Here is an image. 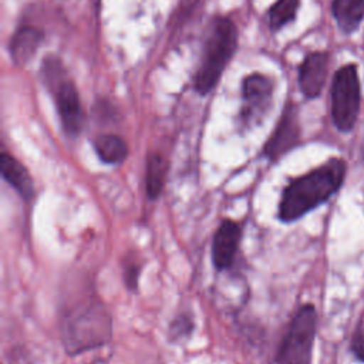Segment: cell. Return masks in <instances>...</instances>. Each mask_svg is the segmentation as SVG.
<instances>
[{
	"label": "cell",
	"instance_id": "obj_1",
	"mask_svg": "<svg viewBox=\"0 0 364 364\" xmlns=\"http://www.w3.org/2000/svg\"><path fill=\"white\" fill-rule=\"evenodd\" d=\"M344 175V161L333 158L318 168L290 181L280 196L279 219L283 223L294 222L324 203L337 192Z\"/></svg>",
	"mask_w": 364,
	"mask_h": 364
},
{
	"label": "cell",
	"instance_id": "obj_2",
	"mask_svg": "<svg viewBox=\"0 0 364 364\" xmlns=\"http://www.w3.org/2000/svg\"><path fill=\"white\" fill-rule=\"evenodd\" d=\"M111 336L112 320L100 300L90 299L71 307L61 321V337L70 355L98 348L108 343Z\"/></svg>",
	"mask_w": 364,
	"mask_h": 364
},
{
	"label": "cell",
	"instance_id": "obj_3",
	"mask_svg": "<svg viewBox=\"0 0 364 364\" xmlns=\"http://www.w3.org/2000/svg\"><path fill=\"white\" fill-rule=\"evenodd\" d=\"M237 44L235 24L226 17H215L208 28L202 58L193 77V87L199 94H208L219 81Z\"/></svg>",
	"mask_w": 364,
	"mask_h": 364
},
{
	"label": "cell",
	"instance_id": "obj_4",
	"mask_svg": "<svg viewBox=\"0 0 364 364\" xmlns=\"http://www.w3.org/2000/svg\"><path fill=\"white\" fill-rule=\"evenodd\" d=\"M317 327L314 306L304 304L293 316L277 353L276 364H311Z\"/></svg>",
	"mask_w": 364,
	"mask_h": 364
},
{
	"label": "cell",
	"instance_id": "obj_5",
	"mask_svg": "<svg viewBox=\"0 0 364 364\" xmlns=\"http://www.w3.org/2000/svg\"><path fill=\"white\" fill-rule=\"evenodd\" d=\"M43 71L46 74V81L54 94L57 111L65 134L77 136L82 131L85 115L74 82L61 77L63 67L57 58L44 63Z\"/></svg>",
	"mask_w": 364,
	"mask_h": 364
},
{
	"label": "cell",
	"instance_id": "obj_6",
	"mask_svg": "<svg viewBox=\"0 0 364 364\" xmlns=\"http://www.w3.org/2000/svg\"><path fill=\"white\" fill-rule=\"evenodd\" d=\"M360 109V80L354 64L341 67L331 85V115L340 131H350Z\"/></svg>",
	"mask_w": 364,
	"mask_h": 364
},
{
	"label": "cell",
	"instance_id": "obj_7",
	"mask_svg": "<svg viewBox=\"0 0 364 364\" xmlns=\"http://www.w3.org/2000/svg\"><path fill=\"white\" fill-rule=\"evenodd\" d=\"M300 139V125L297 118V109L293 104H287L282 112V117L264 144L263 156L269 161H279L290 149H293Z\"/></svg>",
	"mask_w": 364,
	"mask_h": 364
},
{
	"label": "cell",
	"instance_id": "obj_8",
	"mask_svg": "<svg viewBox=\"0 0 364 364\" xmlns=\"http://www.w3.org/2000/svg\"><path fill=\"white\" fill-rule=\"evenodd\" d=\"M273 94L272 81L262 74H252L243 81L242 119L250 125L257 122L267 111Z\"/></svg>",
	"mask_w": 364,
	"mask_h": 364
},
{
	"label": "cell",
	"instance_id": "obj_9",
	"mask_svg": "<svg viewBox=\"0 0 364 364\" xmlns=\"http://www.w3.org/2000/svg\"><path fill=\"white\" fill-rule=\"evenodd\" d=\"M240 239V225L232 219H223L213 233L210 247L212 263L218 272H225L233 266Z\"/></svg>",
	"mask_w": 364,
	"mask_h": 364
},
{
	"label": "cell",
	"instance_id": "obj_10",
	"mask_svg": "<svg viewBox=\"0 0 364 364\" xmlns=\"http://www.w3.org/2000/svg\"><path fill=\"white\" fill-rule=\"evenodd\" d=\"M328 55L326 53H311L300 67L299 84L303 94L309 98L317 97L326 82Z\"/></svg>",
	"mask_w": 364,
	"mask_h": 364
},
{
	"label": "cell",
	"instance_id": "obj_11",
	"mask_svg": "<svg viewBox=\"0 0 364 364\" xmlns=\"http://www.w3.org/2000/svg\"><path fill=\"white\" fill-rule=\"evenodd\" d=\"M0 172L3 179L11 185V188L20 195L21 199L26 202L33 199L34 182L30 172L20 161L7 152H3L0 155Z\"/></svg>",
	"mask_w": 364,
	"mask_h": 364
},
{
	"label": "cell",
	"instance_id": "obj_12",
	"mask_svg": "<svg viewBox=\"0 0 364 364\" xmlns=\"http://www.w3.org/2000/svg\"><path fill=\"white\" fill-rule=\"evenodd\" d=\"M92 145L98 158L108 165L122 164L128 156L127 142L121 136L114 134L98 135L92 141Z\"/></svg>",
	"mask_w": 364,
	"mask_h": 364
},
{
	"label": "cell",
	"instance_id": "obj_13",
	"mask_svg": "<svg viewBox=\"0 0 364 364\" xmlns=\"http://www.w3.org/2000/svg\"><path fill=\"white\" fill-rule=\"evenodd\" d=\"M43 40V34L33 27L20 28L10 44V51L16 63L26 64L36 54L38 44Z\"/></svg>",
	"mask_w": 364,
	"mask_h": 364
},
{
	"label": "cell",
	"instance_id": "obj_14",
	"mask_svg": "<svg viewBox=\"0 0 364 364\" xmlns=\"http://www.w3.org/2000/svg\"><path fill=\"white\" fill-rule=\"evenodd\" d=\"M168 172V164L162 155L154 152L146 158V173H145V188L146 195L151 200H156V198L162 193L165 186Z\"/></svg>",
	"mask_w": 364,
	"mask_h": 364
},
{
	"label": "cell",
	"instance_id": "obj_15",
	"mask_svg": "<svg viewBox=\"0 0 364 364\" xmlns=\"http://www.w3.org/2000/svg\"><path fill=\"white\" fill-rule=\"evenodd\" d=\"M333 14L340 28L351 33L364 17V0H333Z\"/></svg>",
	"mask_w": 364,
	"mask_h": 364
},
{
	"label": "cell",
	"instance_id": "obj_16",
	"mask_svg": "<svg viewBox=\"0 0 364 364\" xmlns=\"http://www.w3.org/2000/svg\"><path fill=\"white\" fill-rule=\"evenodd\" d=\"M299 0H277L269 11L270 18V27L273 30H279L289 21H291L296 17L297 9H299Z\"/></svg>",
	"mask_w": 364,
	"mask_h": 364
},
{
	"label": "cell",
	"instance_id": "obj_17",
	"mask_svg": "<svg viewBox=\"0 0 364 364\" xmlns=\"http://www.w3.org/2000/svg\"><path fill=\"white\" fill-rule=\"evenodd\" d=\"M142 266L134 256H127L122 263V279L124 284L129 291H138L139 276H141Z\"/></svg>",
	"mask_w": 364,
	"mask_h": 364
},
{
	"label": "cell",
	"instance_id": "obj_18",
	"mask_svg": "<svg viewBox=\"0 0 364 364\" xmlns=\"http://www.w3.org/2000/svg\"><path fill=\"white\" fill-rule=\"evenodd\" d=\"M193 328L195 323L192 316L188 313H181L169 324V338L172 341H176L183 337H188L192 334Z\"/></svg>",
	"mask_w": 364,
	"mask_h": 364
},
{
	"label": "cell",
	"instance_id": "obj_19",
	"mask_svg": "<svg viewBox=\"0 0 364 364\" xmlns=\"http://www.w3.org/2000/svg\"><path fill=\"white\" fill-rule=\"evenodd\" d=\"M351 351L357 358L364 360V324H360L351 341Z\"/></svg>",
	"mask_w": 364,
	"mask_h": 364
},
{
	"label": "cell",
	"instance_id": "obj_20",
	"mask_svg": "<svg viewBox=\"0 0 364 364\" xmlns=\"http://www.w3.org/2000/svg\"><path fill=\"white\" fill-rule=\"evenodd\" d=\"M363 152H364V151H363Z\"/></svg>",
	"mask_w": 364,
	"mask_h": 364
}]
</instances>
